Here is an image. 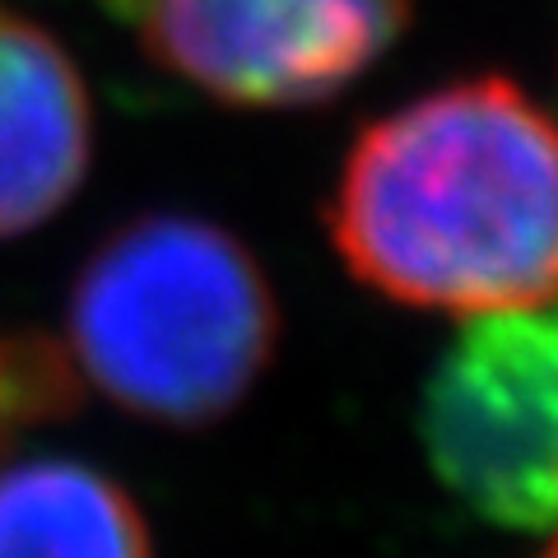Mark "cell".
<instances>
[{
    "label": "cell",
    "mask_w": 558,
    "mask_h": 558,
    "mask_svg": "<svg viewBox=\"0 0 558 558\" xmlns=\"http://www.w3.org/2000/svg\"><path fill=\"white\" fill-rule=\"evenodd\" d=\"M326 229L344 270L400 307H549L558 121L502 75L442 84L354 135Z\"/></svg>",
    "instance_id": "1"
},
{
    "label": "cell",
    "mask_w": 558,
    "mask_h": 558,
    "mask_svg": "<svg viewBox=\"0 0 558 558\" xmlns=\"http://www.w3.org/2000/svg\"><path fill=\"white\" fill-rule=\"evenodd\" d=\"M279 303L247 242L196 215H140L84 256L65 349L117 410L163 428L233 414L266 377Z\"/></svg>",
    "instance_id": "2"
},
{
    "label": "cell",
    "mask_w": 558,
    "mask_h": 558,
    "mask_svg": "<svg viewBox=\"0 0 558 558\" xmlns=\"http://www.w3.org/2000/svg\"><path fill=\"white\" fill-rule=\"evenodd\" d=\"M418 442L480 521L558 531V303L465 317L418 396Z\"/></svg>",
    "instance_id": "3"
},
{
    "label": "cell",
    "mask_w": 558,
    "mask_h": 558,
    "mask_svg": "<svg viewBox=\"0 0 558 558\" xmlns=\"http://www.w3.org/2000/svg\"><path fill=\"white\" fill-rule=\"evenodd\" d=\"M154 61L229 108H317L405 33L414 0H98Z\"/></svg>",
    "instance_id": "4"
},
{
    "label": "cell",
    "mask_w": 558,
    "mask_h": 558,
    "mask_svg": "<svg viewBox=\"0 0 558 558\" xmlns=\"http://www.w3.org/2000/svg\"><path fill=\"white\" fill-rule=\"evenodd\" d=\"M94 159L80 65L28 14L0 5V242L47 223Z\"/></svg>",
    "instance_id": "5"
},
{
    "label": "cell",
    "mask_w": 558,
    "mask_h": 558,
    "mask_svg": "<svg viewBox=\"0 0 558 558\" xmlns=\"http://www.w3.org/2000/svg\"><path fill=\"white\" fill-rule=\"evenodd\" d=\"M0 558H154L135 498L65 461H0Z\"/></svg>",
    "instance_id": "6"
},
{
    "label": "cell",
    "mask_w": 558,
    "mask_h": 558,
    "mask_svg": "<svg viewBox=\"0 0 558 558\" xmlns=\"http://www.w3.org/2000/svg\"><path fill=\"white\" fill-rule=\"evenodd\" d=\"M84 410V377L65 340L43 330H0V461L28 433Z\"/></svg>",
    "instance_id": "7"
},
{
    "label": "cell",
    "mask_w": 558,
    "mask_h": 558,
    "mask_svg": "<svg viewBox=\"0 0 558 558\" xmlns=\"http://www.w3.org/2000/svg\"><path fill=\"white\" fill-rule=\"evenodd\" d=\"M545 558H558V539H554V549H549V554H545Z\"/></svg>",
    "instance_id": "8"
}]
</instances>
